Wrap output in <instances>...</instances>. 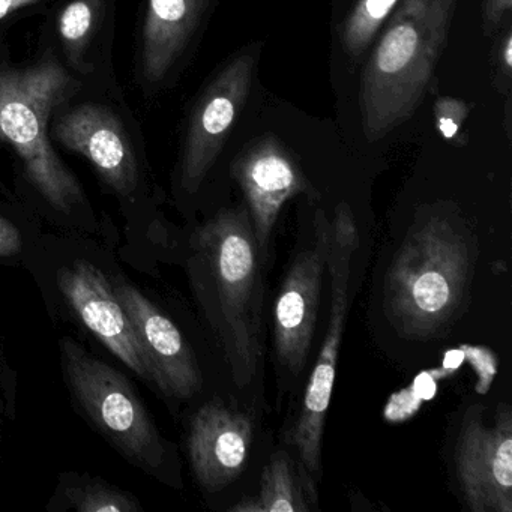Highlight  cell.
Wrapping results in <instances>:
<instances>
[{"mask_svg": "<svg viewBox=\"0 0 512 512\" xmlns=\"http://www.w3.org/2000/svg\"><path fill=\"white\" fill-rule=\"evenodd\" d=\"M457 0H400L361 82L362 130L377 142L421 106L448 43Z\"/></svg>", "mask_w": 512, "mask_h": 512, "instance_id": "obj_1", "label": "cell"}, {"mask_svg": "<svg viewBox=\"0 0 512 512\" xmlns=\"http://www.w3.org/2000/svg\"><path fill=\"white\" fill-rule=\"evenodd\" d=\"M208 278V310L233 380L244 388L256 376L260 352L262 269L250 214L223 209L194 235Z\"/></svg>", "mask_w": 512, "mask_h": 512, "instance_id": "obj_2", "label": "cell"}, {"mask_svg": "<svg viewBox=\"0 0 512 512\" xmlns=\"http://www.w3.org/2000/svg\"><path fill=\"white\" fill-rule=\"evenodd\" d=\"M472 247L448 215L433 212L410 229L386 275L385 308L410 338L436 337L463 307Z\"/></svg>", "mask_w": 512, "mask_h": 512, "instance_id": "obj_3", "label": "cell"}, {"mask_svg": "<svg viewBox=\"0 0 512 512\" xmlns=\"http://www.w3.org/2000/svg\"><path fill=\"white\" fill-rule=\"evenodd\" d=\"M71 88L73 79L52 56L23 70H0V139L19 155L41 196L65 214L82 200V191L53 151L49 121Z\"/></svg>", "mask_w": 512, "mask_h": 512, "instance_id": "obj_4", "label": "cell"}, {"mask_svg": "<svg viewBox=\"0 0 512 512\" xmlns=\"http://www.w3.org/2000/svg\"><path fill=\"white\" fill-rule=\"evenodd\" d=\"M358 244V227L353 220L352 211L347 203H340L335 211L334 224H331L326 260V266L331 272L328 329L319 358L308 380L301 412L287 440L295 448L302 472L311 482L320 481L322 476L323 431L334 391L338 353L349 310L350 260Z\"/></svg>", "mask_w": 512, "mask_h": 512, "instance_id": "obj_5", "label": "cell"}, {"mask_svg": "<svg viewBox=\"0 0 512 512\" xmlns=\"http://www.w3.org/2000/svg\"><path fill=\"white\" fill-rule=\"evenodd\" d=\"M61 349L73 394L98 430L134 463L158 469L164 460L163 442L127 377L70 338L61 341Z\"/></svg>", "mask_w": 512, "mask_h": 512, "instance_id": "obj_6", "label": "cell"}, {"mask_svg": "<svg viewBox=\"0 0 512 512\" xmlns=\"http://www.w3.org/2000/svg\"><path fill=\"white\" fill-rule=\"evenodd\" d=\"M455 469L467 508L473 512H512V413L499 404L493 424L479 404L464 416Z\"/></svg>", "mask_w": 512, "mask_h": 512, "instance_id": "obj_7", "label": "cell"}, {"mask_svg": "<svg viewBox=\"0 0 512 512\" xmlns=\"http://www.w3.org/2000/svg\"><path fill=\"white\" fill-rule=\"evenodd\" d=\"M256 55L244 52L233 58L205 89L188 128L182 157L181 182L196 193L217 163L253 85Z\"/></svg>", "mask_w": 512, "mask_h": 512, "instance_id": "obj_8", "label": "cell"}, {"mask_svg": "<svg viewBox=\"0 0 512 512\" xmlns=\"http://www.w3.org/2000/svg\"><path fill=\"white\" fill-rule=\"evenodd\" d=\"M331 224L316 214V241L301 251L281 284L274 308V340L278 361L290 373L301 374L310 356L319 311Z\"/></svg>", "mask_w": 512, "mask_h": 512, "instance_id": "obj_9", "label": "cell"}, {"mask_svg": "<svg viewBox=\"0 0 512 512\" xmlns=\"http://www.w3.org/2000/svg\"><path fill=\"white\" fill-rule=\"evenodd\" d=\"M232 175L244 191L259 248L266 251L283 206L314 193L292 152L275 136L260 137L233 161Z\"/></svg>", "mask_w": 512, "mask_h": 512, "instance_id": "obj_10", "label": "cell"}, {"mask_svg": "<svg viewBox=\"0 0 512 512\" xmlns=\"http://www.w3.org/2000/svg\"><path fill=\"white\" fill-rule=\"evenodd\" d=\"M113 289L151 365L152 383L167 397H194L203 386L202 371L178 326L131 284L116 281Z\"/></svg>", "mask_w": 512, "mask_h": 512, "instance_id": "obj_11", "label": "cell"}, {"mask_svg": "<svg viewBox=\"0 0 512 512\" xmlns=\"http://www.w3.org/2000/svg\"><path fill=\"white\" fill-rule=\"evenodd\" d=\"M58 286L83 325L134 373L152 382L151 365L106 275L91 263L79 262L59 271Z\"/></svg>", "mask_w": 512, "mask_h": 512, "instance_id": "obj_12", "label": "cell"}, {"mask_svg": "<svg viewBox=\"0 0 512 512\" xmlns=\"http://www.w3.org/2000/svg\"><path fill=\"white\" fill-rule=\"evenodd\" d=\"M253 421L221 401L206 403L191 421L188 454L199 484L223 490L239 478L253 445Z\"/></svg>", "mask_w": 512, "mask_h": 512, "instance_id": "obj_13", "label": "cell"}, {"mask_svg": "<svg viewBox=\"0 0 512 512\" xmlns=\"http://www.w3.org/2000/svg\"><path fill=\"white\" fill-rule=\"evenodd\" d=\"M53 134L65 148L85 157L113 190L124 196L136 190V155L118 118L107 107H76L58 119Z\"/></svg>", "mask_w": 512, "mask_h": 512, "instance_id": "obj_14", "label": "cell"}, {"mask_svg": "<svg viewBox=\"0 0 512 512\" xmlns=\"http://www.w3.org/2000/svg\"><path fill=\"white\" fill-rule=\"evenodd\" d=\"M208 0H149L143 28L142 73L158 83L184 52Z\"/></svg>", "mask_w": 512, "mask_h": 512, "instance_id": "obj_15", "label": "cell"}, {"mask_svg": "<svg viewBox=\"0 0 512 512\" xmlns=\"http://www.w3.org/2000/svg\"><path fill=\"white\" fill-rule=\"evenodd\" d=\"M310 505L305 499L301 482L289 454L275 452L266 464L257 499H244L232 511L241 512H307Z\"/></svg>", "mask_w": 512, "mask_h": 512, "instance_id": "obj_16", "label": "cell"}, {"mask_svg": "<svg viewBox=\"0 0 512 512\" xmlns=\"http://www.w3.org/2000/svg\"><path fill=\"white\" fill-rule=\"evenodd\" d=\"M400 0H358L341 26V46L352 59H359L388 22Z\"/></svg>", "mask_w": 512, "mask_h": 512, "instance_id": "obj_17", "label": "cell"}, {"mask_svg": "<svg viewBox=\"0 0 512 512\" xmlns=\"http://www.w3.org/2000/svg\"><path fill=\"white\" fill-rule=\"evenodd\" d=\"M68 497L74 509L80 512H133L140 509L139 502L130 494L101 484L71 490Z\"/></svg>", "mask_w": 512, "mask_h": 512, "instance_id": "obj_18", "label": "cell"}, {"mask_svg": "<svg viewBox=\"0 0 512 512\" xmlns=\"http://www.w3.org/2000/svg\"><path fill=\"white\" fill-rule=\"evenodd\" d=\"M94 23V5L91 0H74L59 19V31L71 49L85 43Z\"/></svg>", "mask_w": 512, "mask_h": 512, "instance_id": "obj_19", "label": "cell"}, {"mask_svg": "<svg viewBox=\"0 0 512 512\" xmlns=\"http://www.w3.org/2000/svg\"><path fill=\"white\" fill-rule=\"evenodd\" d=\"M469 112V106L464 101L451 97L439 98L434 104V121H436L437 131L445 139H455Z\"/></svg>", "mask_w": 512, "mask_h": 512, "instance_id": "obj_20", "label": "cell"}, {"mask_svg": "<svg viewBox=\"0 0 512 512\" xmlns=\"http://www.w3.org/2000/svg\"><path fill=\"white\" fill-rule=\"evenodd\" d=\"M512 10V0H484L482 29L485 37L493 35L503 25Z\"/></svg>", "mask_w": 512, "mask_h": 512, "instance_id": "obj_21", "label": "cell"}, {"mask_svg": "<svg viewBox=\"0 0 512 512\" xmlns=\"http://www.w3.org/2000/svg\"><path fill=\"white\" fill-rule=\"evenodd\" d=\"M23 248L22 233L7 218L0 217V257H13Z\"/></svg>", "mask_w": 512, "mask_h": 512, "instance_id": "obj_22", "label": "cell"}, {"mask_svg": "<svg viewBox=\"0 0 512 512\" xmlns=\"http://www.w3.org/2000/svg\"><path fill=\"white\" fill-rule=\"evenodd\" d=\"M500 74L509 80L512 70V34L511 31L506 32L505 37L500 40L499 52Z\"/></svg>", "mask_w": 512, "mask_h": 512, "instance_id": "obj_23", "label": "cell"}, {"mask_svg": "<svg viewBox=\"0 0 512 512\" xmlns=\"http://www.w3.org/2000/svg\"><path fill=\"white\" fill-rule=\"evenodd\" d=\"M37 2L38 0H0V20H4L20 8L29 7Z\"/></svg>", "mask_w": 512, "mask_h": 512, "instance_id": "obj_24", "label": "cell"}]
</instances>
